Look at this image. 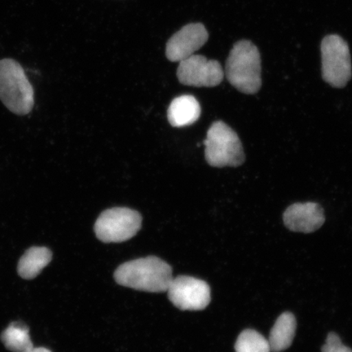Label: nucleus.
Here are the masks:
<instances>
[{"mask_svg":"<svg viewBox=\"0 0 352 352\" xmlns=\"http://www.w3.org/2000/svg\"><path fill=\"white\" fill-rule=\"evenodd\" d=\"M114 279L118 285L140 292H166L173 279V268L155 256L138 258L118 267Z\"/></svg>","mask_w":352,"mask_h":352,"instance_id":"obj_1","label":"nucleus"},{"mask_svg":"<svg viewBox=\"0 0 352 352\" xmlns=\"http://www.w3.org/2000/svg\"><path fill=\"white\" fill-rule=\"evenodd\" d=\"M226 76L242 94H257L262 86L261 57L253 43L241 41L234 44L228 57Z\"/></svg>","mask_w":352,"mask_h":352,"instance_id":"obj_2","label":"nucleus"},{"mask_svg":"<svg viewBox=\"0 0 352 352\" xmlns=\"http://www.w3.org/2000/svg\"><path fill=\"white\" fill-rule=\"evenodd\" d=\"M0 100L16 116H26L33 109L34 88L24 69L15 60H0Z\"/></svg>","mask_w":352,"mask_h":352,"instance_id":"obj_3","label":"nucleus"},{"mask_svg":"<svg viewBox=\"0 0 352 352\" xmlns=\"http://www.w3.org/2000/svg\"><path fill=\"white\" fill-rule=\"evenodd\" d=\"M205 157L214 167H237L244 164L245 156L239 135L226 122L213 123L204 140Z\"/></svg>","mask_w":352,"mask_h":352,"instance_id":"obj_4","label":"nucleus"},{"mask_svg":"<svg viewBox=\"0 0 352 352\" xmlns=\"http://www.w3.org/2000/svg\"><path fill=\"white\" fill-rule=\"evenodd\" d=\"M142 226V215L134 210L114 208L103 211L95 223L96 237L104 243H120L133 237Z\"/></svg>","mask_w":352,"mask_h":352,"instance_id":"obj_5","label":"nucleus"},{"mask_svg":"<svg viewBox=\"0 0 352 352\" xmlns=\"http://www.w3.org/2000/svg\"><path fill=\"white\" fill-rule=\"evenodd\" d=\"M322 77L333 87L342 88L351 78L349 44L340 35L329 34L321 43Z\"/></svg>","mask_w":352,"mask_h":352,"instance_id":"obj_6","label":"nucleus"},{"mask_svg":"<svg viewBox=\"0 0 352 352\" xmlns=\"http://www.w3.org/2000/svg\"><path fill=\"white\" fill-rule=\"evenodd\" d=\"M170 301L182 311H201L210 302L208 283L195 277L179 276L173 278L166 290Z\"/></svg>","mask_w":352,"mask_h":352,"instance_id":"obj_7","label":"nucleus"},{"mask_svg":"<svg viewBox=\"0 0 352 352\" xmlns=\"http://www.w3.org/2000/svg\"><path fill=\"white\" fill-rule=\"evenodd\" d=\"M224 72L217 60L193 54L180 61L177 77L184 85L196 87H213L221 83Z\"/></svg>","mask_w":352,"mask_h":352,"instance_id":"obj_8","label":"nucleus"},{"mask_svg":"<svg viewBox=\"0 0 352 352\" xmlns=\"http://www.w3.org/2000/svg\"><path fill=\"white\" fill-rule=\"evenodd\" d=\"M209 34L204 24L190 23L184 25L170 37L166 47L167 59L180 63L195 54L208 42Z\"/></svg>","mask_w":352,"mask_h":352,"instance_id":"obj_9","label":"nucleus"},{"mask_svg":"<svg viewBox=\"0 0 352 352\" xmlns=\"http://www.w3.org/2000/svg\"><path fill=\"white\" fill-rule=\"evenodd\" d=\"M285 226L290 231L310 233L318 230L324 223V210L315 202L293 204L283 214Z\"/></svg>","mask_w":352,"mask_h":352,"instance_id":"obj_10","label":"nucleus"},{"mask_svg":"<svg viewBox=\"0 0 352 352\" xmlns=\"http://www.w3.org/2000/svg\"><path fill=\"white\" fill-rule=\"evenodd\" d=\"M201 116L199 102L190 95H183L175 98L170 104L167 118L170 124L175 127L190 126Z\"/></svg>","mask_w":352,"mask_h":352,"instance_id":"obj_11","label":"nucleus"},{"mask_svg":"<svg viewBox=\"0 0 352 352\" xmlns=\"http://www.w3.org/2000/svg\"><path fill=\"white\" fill-rule=\"evenodd\" d=\"M52 258V253L50 249L33 246L22 255L17 265V272L21 278L34 279L50 264Z\"/></svg>","mask_w":352,"mask_h":352,"instance_id":"obj_12","label":"nucleus"},{"mask_svg":"<svg viewBox=\"0 0 352 352\" xmlns=\"http://www.w3.org/2000/svg\"><path fill=\"white\" fill-rule=\"evenodd\" d=\"M297 322L290 312H284L272 327L268 342L272 352H281L292 346L296 336Z\"/></svg>","mask_w":352,"mask_h":352,"instance_id":"obj_13","label":"nucleus"},{"mask_svg":"<svg viewBox=\"0 0 352 352\" xmlns=\"http://www.w3.org/2000/svg\"><path fill=\"white\" fill-rule=\"evenodd\" d=\"M1 341L12 352H29L34 349L28 325L21 322H12L3 330Z\"/></svg>","mask_w":352,"mask_h":352,"instance_id":"obj_14","label":"nucleus"},{"mask_svg":"<svg viewBox=\"0 0 352 352\" xmlns=\"http://www.w3.org/2000/svg\"><path fill=\"white\" fill-rule=\"evenodd\" d=\"M235 350L236 352H272L268 340L253 329H245L241 333Z\"/></svg>","mask_w":352,"mask_h":352,"instance_id":"obj_15","label":"nucleus"},{"mask_svg":"<svg viewBox=\"0 0 352 352\" xmlns=\"http://www.w3.org/2000/svg\"><path fill=\"white\" fill-rule=\"evenodd\" d=\"M322 352H352V350L342 344L340 338L336 333H330L324 345L321 349Z\"/></svg>","mask_w":352,"mask_h":352,"instance_id":"obj_16","label":"nucleus"},{"mask_svg":"<svg viewBox=\"0 0 352 352\" xmlns=\"http://www.w3.org/2000/svg\"><path fill=\"white\" fill-rule=\"evenodd\" d=\"M29 352H52V351L47 349H44V347H37V349H35V347H34V349L30 350Z\"/></svg>","mask_w":352,"mask_h":352,"instance_id":"obj_17","label":"nucleus"}]
</instances>
